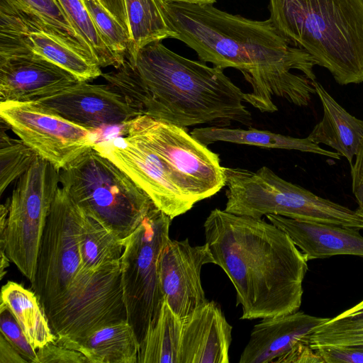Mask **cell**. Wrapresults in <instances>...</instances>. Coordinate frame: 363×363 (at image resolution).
Returning a JSON list of instances; mask_svg holds the SVG:
<instances>
[{
	"mask_svg": "<svg viewBox=\"0 0 363 363\" xmlns=\"http://www.w3.org/2000/svg\"><path fill=\"white\" fill-rule=\"evenodd\" d=\"M212 5L164 3L175 39L196 51L200 61L240 70L252 87L243 99L259 111H278L274 97L297 104L303 90L301 73L315 81L316 61L293 46L269 18L251 20Z\"/></svg>",
	"mask_w": 363,
	"mask_h": 363,
	"instance_id": "cell-1",
	"label": "cell"
},
{
	"mask_svg": "<svg viewBox=\"0 0 363 363\" xmlns=\"http://www.w3.org/2000/svg\"><path fill=\"white\" fill-rule=\"evenodd\" d=\"M83 217L82 209L59 187L30 283L59 345L127 320L121 262L98 272L82 265L78 238Z\"/></svg>",
	"mask_w": 363,
	"mask_h": 363,
	"instance_id": "cell-2",
	"label": "cell"
},
{
	"mask_svg": "<svg viewBox=\"0 0 363 363\" xmlns=\"http://www.w3.org/2000/svg\"><path fill=\"white\" fill-rule=\"evenodd\" d=\"M101 76L140 116L184 128L252 125L244 92L223 69L182 57L161 41L140 48L133 59Z\"/></svg>",
	"mask_w": 363,
	"mask_h": 363,
	"instance_id": "cell-3",
	"label": "cell"
},
{
	"mask_svg": "<svg viewBox=\"0 0 363 363\" xmlns=\"http://www.w3.org/2000/svg\"><path fill=\"white\" fill-rule=\"evenodd\" d=\"M206 243L231 281L242 320L299 310L308 260L282 230L262 218L215 208L204 223Z\"/></svg>",
	"mask_w": 363,
	"mask_h": 363,
	"instance_id": "cell-4",
	"label": "cell"
},
{
	"mask_svg": "<svg viewBox=\"0 0 363 363\" xmlns=\"http://www.w3.org/2000/svg\"><path fill=\"white\" fill-rule=\"evenodd\" d=\"M269 18L340 85L363 82V0H269Z\"/></svg>",
	"mask_w": 363,
	"mask_h": 363,
	"instance_id": "cell-5",
	"label": "cell"
},
{
	"mask_svg": "<svg viewBox=\"0 0 363 363\" xmlns=\"http://www.w3.org/2000/svg\"><path fill=\"white\" fill-rule=\"evenodd\" d=\"M60 183L85 214L123 240L155 206L125 172L93 147L60 170Z\"/></svg>",
	"mask_w": 363,
	"mask_h": 363,
	"instance_id": "cell-6",
	"label": "cell"
},
{
	"mask_svg": "<svg viewBox=\"0 0 363 363\" xmlns=\"http://www.w3.org/2000/svg\"><path fill=\"white\" fill-rule=\"evenodd\" d=\"M227 202L225 211L260 218L267 214L363 229L355 211L279 177L263 166L255 172L225 167Z\"/></svg>",
	"mask_w": 363,
	"mask_h": 363,
	"instance_id": "cell-7",
	"label": "cell"
},
{
	"mask_svg": "<svg viewBox=\"0 0 363 363\" xmlns=\"http://www.w3.org/2000/svg\"><path fill=\"white\" fill-rule=\"evenodd\" d=\"M172 219L154 206L136 229L124 239L121 277L127 320L140 342L156 323L164 297L159 259L169 240Z\"/></svg>",
	"mask_w": 363,
	"mask_h": 363,
	"instance_id": "cell-8",
	"label": "cell"
},
{
	"mask_svg": "<svg viewBox=\"0 0 363 363\" xmlns=\"http://www.w3.org/2000/svg\"><path fill=\"white\" fill-rule=\"evenodd\" d=\"M121 133L148 143L163 160L172 182L195 203L225 186L219 155L186 128L142 115L123 125Z\"/></svg>",
	"mask_w": 363,
	"mask_h": 363,
	"instance_id": "cell-9",
	"label": "cell"
},
{
	"mask_svg": "<svg viewBox=\"0 0 363 363\" xmlns=\"http://www.w3.org/2000/svg\"><path fill=\"white\" fill-rule=\"evenodd\" d=\"M59 183L60 170L39 157L18 178L9 199L6 230L0 233V250L30 283Z\"/></svg>",
	"mask_w": 363,
	"mask_h": 363,
	"instance_id": "cell-10",
	"label": "cell"
},
{
	"mask_svg": "<svg viewBox=\"0 0 363 363\" xmlns=\"http://www.w3.org/2000/svg\"><path fill=\"white\" fill-rule=\"evenodd\" d=\"M2 120L40 157L60 170L93 147L96 131L72 123L33 101L0 103Z\"/></svg>",
	"mask_w": 363,
	"mask_h": 363,
	"instance_id": "cell-11",
	"label": "cell"
},
{
	"mask_svg": "<svg viewBox=\"0 0 363 363\" xmlns=\"http://www.w3.org/2000/svg\"><path fill=\"white\" fill-rule=\"evenodd\" d=\"M93 147L125 172L172 219L195 204L172 182L162 157L142 138L130 135L108 138L96 142Z\"/></svg>",
	"mask_w": 363,
	"mask_h": 363,
	"instance_id": "cell-12",
	"label": "cell"
},
{
	"mask_svg": "<svg viewBox=\"0 0 363 363\" xmlns=\"http://www.w3.org/2000/svg\"><path fill=\"white\" fill-rule=\"evenodd\" d=\"M214 259L205 242L192 246L188 238L169 240L161 252L158 270L164 301L182 321L208 301L201 284V271Z\"/></svg>",
	"mask_w": 363,
	"mask_h": 363,
	"instance_id": "cell-13",
	"label": "cell"
},
{
	"mask_svg": "<svg viewBox=\"0 0 363 363\" xmlns=\"http://www.w3.org/2000/svg\"><path fill=\"white\" fill-rule=\"evenodd\" d=\"M33 102L93 131L105 127L122 126L140 116L125 98L108 84L78 82Z\"/></svg>",
	"mask_w": 363,
	"mask_h": 363,
	"instance_id": "cell-14",
	"label": "cell"
},
{
	"mask_svg": "<svg viewBox=\"0 0 363 363\" xmlns=\"http://www.w3.org/2000/svg\"><path fill=\"white\" fill-rule=\"evenodd\" d=\"M0 55V99L33 101L79 82L65 69L27 49Z\"/></svg>",
	"mask_w": 363,
	"mask_h": 363,
	"instance_id": "cell-15",
	"label": "cell"
},
{
	"mask_svg": "<svg viewBox=\"0 0 363 363\" xmlns=\"http://www.w3.org/2000/svg\"><path fill=\"white\" fill-rule=\"evenodd\" d=\"M232 326L213 301L182 320L178 363H228Z\"/></svg>",
	"mask_w": 363,
	"mask_h": 363,
	"instance_id": "cell-16",
	"label": "cell"
},
{
	"mask_svg": "<svg viewBox=\"0 0 363 363\" xmlns=\"http://www.w3.org/2000/svg\"><path fill=\"white\" fill-rule=\"evenodd\" d=\"M328 319L299 311L263 318L253 327L239 363H276Z\"/></svg>",
	"mask_w": 363,
	"mask_h": 363,
	"instance_id": "cell-17",
	"label": "cell"
},
{
	"mask_svg": "<svg viewBox=\"0 0 363 363\" xmlns=\"http://www.w3.org/2000/svg\"><path fill=\"white\" fill-rule=\"evenodd\" d=\"M0 20L26 30L47 33L98 64L57 0H0Z\"/></svg>",
	"mask_w": 363,
	"mask_h": 363,
	"instance_id": "cell-18",
	"label": "cell"
},
{
	"mask_svg": "<svg viewBox=\"0 0 363 363\" xmlns=\"http://www.w3.org/2000/svg\"><path fill=\"white\" fill-rule=\"evenodd\" d=\"M269 222L284 231L308 261L336 255L363 259V236L359 230L267 214Z\"/></svg>",
	"mask_w": 363,
	"mask_h": 363,
	"instance_id": "cell-19",
	"label": "cell"
},
{
	"mask_svg": "<svg viewBox=\"0 0 363 363\" xmlns=\"http://www.w3.org/2000/svg\"><path fill=\"white\" fill-rule=\"evenodd\" d=\"M27 49L38 54L75 76L89 82L102 75L101 67L51 35L28 31L0 22V52Z\"/></svg>",
	"mask_w": 363,
	"mask_h": 363,
	"instance_id": "cell-20",
	"label": "cell"
},
{
	"mask_svg": "<svg viewBox=\"0 0 363 363\" xmlns=\"http://www.w3.org/2000/svg\"><path fill=\"white\" fill-rule=\"evenodd\" d=\"M313 84L323 113L308 137L335 150L351 166L363 142V120L347 112L320 83L315 80Z\"/></svg>",
	"mask_w": 363,
	"mask_h": 363,
	"instance_id": "cell-21",
	"label": "cell"
},
{
	"mask_svg": "<svg viewBox=\"0 0 363 363\" xmlns=\"http://www.w3.org/2000/svg\"><path fill=\"white\" fill-rule=\"evenodd\" d=\"M60 345L80 352L89 363H138L140 350V342L128 320L104 325Z\"/></svg>",
	"mask_w": 363,
	"mask_h": 363,
	"instance_id": "cell-22",
	"label": "cell"
},
{
	"mask_svg": "<svg viewBox=\"0 0 363 363\" xmlns=\"http://www.w3.org/2000/svg\"><path fill=\"white\" fill-rule=\"evenodd\" d=\"M190 134L205 145L223 141L266 148L298 150L335 160L341 158L337 152L322 148L308 137L294 138L251 127L247 130L218 126L196 128L191 131Z\"/></svg>",
	"mask_w": 363,
	"mask_h": 363,
	"instance_id": "cell-23",
	"label": "cell"
},
{
	"mask_svg": "<svg viewBox=\"0 0 363 363\" xmlns=\"http://www.w3.org/2000/svg\"><path fill=\"white\" fill-rule=\"evenodd\" d=\"M1 303L10 310L35 350L55 342L56 336L34 291L9 281L1 288Z\"/></svg>",
	"mask_w": 363,
	"mask_h": 363,
	"instance_id": "cell-24",
	"label": "cell"
},
{
	"mask_svg": "<svg viewBox=\"0 0 363 363\" xmlns=\"http://www.w3.org/2000/svg\"><path fill=\"white\" fill-rule=\"evenodd\" d=\"M130 27V46L126 59H133L145 45L176 38L162 0H124Z\"/></svg>",
	"mask_w": 363,
	"mask_h": 363,
	"instance_id": "cell-25",
	"label": "cell"
},
{
	"mask_svg": "<svg viewBox=\"0 0 363 363\" xmlns=\"http://www.w3.org/2000/svg\"><path fill=\"white\" fill-rule=\"evenodd\" d=\"M78 242L82 265L88 271L98 272L121 262L124 240L84 213Z\"/></svg>",
	"mask_w": 363,
	"mask_h": 363,
	"instance_id": "cell-26",
	"label": "cell"
},
{
	"mask_svg": "<svg viewBox=\"0 0 363 363\" xmlns=\"http://www.w3.org/2000/svg\"><path fill=\"white\" fill-rule=\"evenodd\" d=\"M182 327L164 301L156 323L140 342L138 363H178Z\"/></svg>",
	"mask_w": 363,
	"mask_h": 363,
	"instance_id": "cell-27",
	"label": "cell"
},
{
	"mask_svg": "<svg viewBox=\"0 0 363 363\" xmlns=\"http://www.w3.org/2000/svg\"><path fill=\"white\" fill-rule=\"evenodd\" d=\"M77 33L91 49L101 67L122 63L106 45L82 0H57Z\"/></svg>",
	"mask_w": 363,
	"mask_h": 363,
	"instance_id": "cell-28",
	"label": "cell"
},
{
	"mask_svg": "<svg viewBox=\"0 0 363 363\" xmlns=\"http://www.w3.org/2000/svg\"><path fill=\"white\" fill-rule=\"evenodd\" d=\"M306 340L324 363H363V330L325 335L310 333Z\"/></svg>",
	"mask_w": 363,
	"mask_h": 363,
	"instance_id": "cell-29",
	"label": "cell"
},
{
	"mask_svg": "<svg viewBox=\"0 0 363 363\" xmlns=\"http://www.w3.org/2000/svg\"><path fill=\"white\" fill-rule=\"evenodd\" d=\"M39 157L22 140L13 139L1 129L0 134V194L20 178Z\"/></svg>",
	"mask_w": 363,
	"mask_h": 363,
	"instance_id": "cell-30",
	"label": "cell"
},
{
	"mask_svg": "<svg viewBox=\"0 0 363 363\" xmlns=\"http://www.w3.org/2000/svg\"><path fill=\"white\" fill-rule=\"evenodd\" d=\"M104 41L118 60L123 63L128 55L130 34L99 0H82Z\"/></svg>",
	"mask_w": 363,
	"mask_h": 363,
	"instance_id": "cell-31",
	"label": "cell"
},
{
	"mask_svg": "<svg viewBox=\"0 0 363 363\" xmlns=\"http://www.w3.org/2000/svg\"><path fill=\"white\" fill-rule=\"evenodd\" d=\"M0 331L28 362L34 363L36 350L28 342L10 310L3 303H0Z\"/></svg>",
	"mask_w": 363,
	"mask_h": 363,
	"instance_id": "cell-32",
	"label": "cell"
},
{
	"mask_svg": "<svg viewBox=\"0 0 363 363\" xmlns=\"http://www.w3.org/2000/svg\"><path fill=\"white\" fill-rule=\"evenodd\" d=\"M363 330V301L338 315L328 318L311 333L325 335Z\"/></svg>",
	"mask_w": 363,
	"mask_h": 363,
	"instance_id": "cell-33",
	"label": "cell"
},
{
	"mask_svg": "<svg viewBox=\"0 0 363 363\" xmlns=\"http://www.w3.org/2000/svg\"><path fill=\"white\" fill-rule=\"evenodd\" d=\"M34 363H89L80 352L72 350L55 342H50L36 350Z\"/></svg>",
	"mask_w": 363,
	"mask_h": 363,
	"instance_id": "cell-34",
	"label": "cell"
},
{
	"mask_svg": "<svg viewBox=\"0 0 363 363\" xmlns=\"http://www.w3.org/2000/svg\"><path fill=\"white\" fill-rule=\"evenodd\" d=\"M276 363H324L318 349L302 340L277 359Z\"/></svg>",
	"mask_w": 363,
	"mask_h": 363,
	"instance_id": "cell-35",
	"label": "cell"
},
{
	"mask_svg": "<svg viewBox=\"0 0 363 363\" xmlns=\"http://www.w3.org/2000/svg\"><path fill=\"white\" fill-rule=\"evenodd\" d=\"M350 167L352 191L358 205L355 211L363 218V142Z\"/></svg>",
	"mask_w": 363,
	"mask_h": 363,
	"instance_id": "cell-36",
	"label": "cell"
},
{
	"mask_svg": "<svg viewBox=\"0 0 363 363\" xmlns=\"http://www.w3.org/2000/svg\"><path fill=\"white\" fill-rule=\"evenodd\" d=\"M100 1L130 34V27L124 0H100Z\"/></svg>",
	"mask_w": 363,
	"mask_h": 363,
	"instance_id": "cell-37",
	"label": "cell"
},
{
	"mask_svg": "<svg viewBox=\"0 0 363 363\" xmlns=\"http://www.w3.org/2000/svg\"><path fill=\"white\" fill-rule=\"evenodd\" d=\"M21 353L0 335V363H28Z\"/></svg>",
	"mask_w": 363,
	"mask_h": 363,
	"instance_id": "cell-38",
	"label": "cell"
},
{
	"mask_svg": "<svg viewBox=\"0 0 363 363\" xmlns=\"http://www.w3.org/2000/svg\"><path fill=\"white\" fill-rule=\"evenodd\" d=\"M164 3H184L191 4H213L216 0H162Z\"/></svg>",
	"mask_w": 363,
	"mask_h": 363,
	"instance_id": "cell-39",
	"label": "cell"
},
{
	"mask_svg": "<svg viewBox=\"0 0 363 363\" xmlns=\"http://www.w3.org/2000/svg\"><path fill=\"white\" fill-rule=\"evenodd\" d=\"M100 1V0H99ZM101 2V1H100Z\"/></svg>",
	"mask_w": 363,
	"mask_h": 363,
	"instance_id": "cell-40",
	"label": "cell"
}]
</instances>
